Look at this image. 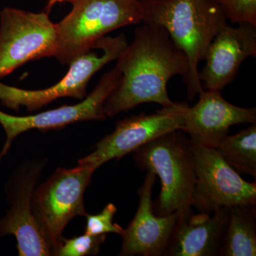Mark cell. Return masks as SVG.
Segmentation results:
<instances>
[{"mask_svg": "<svg viewBox=\"0 0 256 256\" xmlns=\"http://www.w3.org/2000/svg\"><path fill=\"white\" fill-rule=\"evenodd\" d=\"M56 24L48 13L12 8L0 12V79L31 60L54 56Z\"/></svg>", "mask_w": 256, "mask_h": 256, "instance_id": "52a82bcc", "label": "cell"}, {"mask_svg": "<svg viewBox=\"0 0 256 256\" xmlns=\"http://www.w3.org/2000/svg\"><path fill=\"white\" fill-rule=\"evenodd\" d=\"M124 34L101 38L100 54L90 52L74 60L69 65L68 73L53 86L42 90H24L0 82V102L15 111L22 106L28 111L38 110L56 99L64 97L84 100L86 97L88 84L92 76L106 64L117 60L128 45Z\"/></svg>", "mask_w": 256, "mask_h": 256, "instance_id": "8992f818", "label": "cell"}, {"mask_svg": "<svg viewBox=\"0 0 256 256\" xmlns=\"http://www.w3.org/2000/svg\"><path fill=\"white\" fill-rule=\"evenodd\" d=\"M142 23L162 26L186 55L184 79L188 98L204 92L198 66L220 28L226 24L223 10L214 0H140Z\"/></svg>", "mask_w": 256, "mask_h": 256, "instance_id": "7a4b0ae2", "label": "cell"}, {"mask_svg": "<svg viewBox=\"0 0 256 256\" xmlns=\"http://www.w3.org/2000/svg\"><path fill=\"white\" fill-rule=\"evenodd\" d=\"M256 255V206L237 205L230 207L220 256Z\"/></svg>", "mask_w": 256, "mask_h": 256, "instance_id": "2e32d148", "label": "cell"}, {"mask_svg": "<svg viewBox=\"0 0 256 256\" xmlns=\"http://www.w3.org/2000/svg\"><path fill=\"white\" fill-rule=\"evenodd\" d=\"M116 68L120 80L104 104L110 118L146 102L174 106L168 95V82L176 75L184 78L188 66L186 55L164 28L143 23L117 58Z\"/></svg>", "mask_w": 256, "mask_h": 256, "instance_id": "6da1fadb", "label": "cell"}, {"mask_svg": "<svg viewBox=\"0 0 256 256\" xmlns=\"http://www.w3.org/2000/svg\"><path fill=\"white\" fill-rule=\"evenodd\" d=\"M256 124V108H244L227 102L220 90H204L193 107H186L182 130L194 146L216 148L235 124Z\"/></svg>", "mask_w": 256, "mask_h": 256, "instance_id": "7c38bea8", "label": "cell"}, {"mask_svg": "<svg viewBox=\"0 0 256 256\" xmlns=\"http://www.w3.org/2000/svg\"><path fill=\"white\" fill-rule=\"evenodd\" d=\"M188 105L174 106L156 110L154 114H138L120 120L114 130L96 144L88 156L78 164H88L96 170L110 160L120 159L153 140L172 131L182 130L184 114Z\"/></svg>", "mask_w": 256, "mask_h": 256, "instance_id": "30bf717a", "label": "cell"}, {"mask_svg": "<svg viewBox=\"0 0 256 256\" xmlns=\"http://www.w3.org/2000/svg\"><path fill=\"white\" fill-rule=\"evenodd\" d=\"M256 56V26L225 24L207 50L204 67L198 72L204 90H222L233 82L242 62Z\"/></svg>", "mask_w": 256, "mask_h": 256, "instance_id": "4fadbf2b", "label": "cell"}, {"mask_svg": "<svg viewBox=\"0 0 256 256\" xmlns=\"http://www.w3.org/2000/svg\"><path fill=\"white\" fill-rule=\"evenodd\" d=\"M45 162H25L15 170L5 185L10 208L0 218V237L14 236L20 256H52L32 212V196Z\"/></svg>", "mask_w": 256, "mask_h": 256, "instance_id": "9c48e42d", "label": "cell"}, {"mask_svg": "<svg viewBox=\"0 0 256 256\" xmlns=\"http://www.w3.org/2000/svg\"><path fill=\"white\" fill-rule=\"evenodd\" d=\"M223 10L227 20L236 24L256 26V0H214Z\"/></svg>", "mask_w": 256, "mask_h": 256, "instance_id": "d6986e66", "label": "cell"}, {"mask_svg": "<svg viewBox=\"0 0 256 256\" xmlns=\"http://www.w3.org/2000/svg\"><path fill=\"white\" fill-rule=\"evenodd\" d=\"M215 149L234 170L256 178V124L227 134Z\"/></svg>", "mask_w": 256, "mask_h": 256, "instance_id": "e0dca14e", "label": "cell"}, {"mask_svg": "<svg viewBox=\"0 0 256 256\" xmlns=\"http://www.w3.org/2000/svg\"><path fill=\"white\" fill-rule=\"evenodd\" d=\"M106 234L84 235L73 238H64L63 244L57 255L58 256H96L100 252L101 245L106 242Z\"/></svg>", "mask_w": 256, "mask_h": 256, "instance_id": "ac0fdd59", "label": "cell"}, {"mask_svg": "<svg viewBox=\"0 0 256 256\" xmlns=\"http://www.w3.org/2000/svg\"><path fill=\"white\" fill-rule=\"evenodd\" d=\"M65 2H70V0H50L48 1V4L46 6V12L48 13L52 8H53L54 5L56 4V3H62Z\"/></svg>", "mask_w": 256, "mask_h": 256, "instance_id": "44dd1931", "label": "cell"}, {"mask_svg": "<svg viewBox=\"0 0 256 256\" xmlns=\"http://www.w3.org/2000/svg\"><path fill=\"white\" fill-rule=\"evenodd\" d=\"M196 183L192 208L213 213L223 207L256 206V183L248 182L215 148L194 146Z\"/></svg>", "mask_w": 256, "mask_h": 256, "instance_id": "ba28073f", "label": "cell"}, {"mask_svg": "<svg viewBox=\"0 0 256 256\" xmlns=\"http://www.w3.org/2000/svg\"><path fill=\"white\" fill-rule=\"evenodd\" d=\"M72 11L56 24L54 56L69 65L96 47V43L117 28L142 23L140 0H70Z\"/></svg>", "mask_w": 256, "mask_h": 256, "instance_id": "277c9868", "label": "cell"}, {"mask_svg": "<svg viewBox=\"0 0 256 256\" xmlns=\"http://www.w3.org/2000/svg\"><path fill=\"white\" fill-rule=\"evenodd\" d=\"M117 212V208L114 204L109 203L100 213L96 215L87 214L86 225L85 233L90 235H102L107 234H117L122 236L124 233L122 228L119 224H114V216Z\"/></svg>", "mask_w": 256, "mask_h": 256, "instance_id": "ffe728a7", "label": "cell"}, {"mask_svg": "<svg viewBox=\"0 0 256 256\" xmlns=\"http://www.w3.org/2000/svg\"><path fill=\"white\" fill-rule=\"evenodd\" d=\"M96 170L92 165L80 164L72 169L58 168L35 188L32 212L52 256H56L62 247L67 224L76 216L87 214L84 193Z\"/></svg>", "mask_w": 256, "mask_h": 256, "instance_id": "5b68a950", "label": "cell"}, {"mask_svg": "<svg viewBox=\"0 0 256 256\" xmlns=\"http://www.w3.org/2000/svg\"><path fill=\"white\" fill-rule=\"evenodd\" d=\"M156 175L146 172L138 191L139 206L132 222L121 236L120 256H164L180 214L160 216L153 210L152 188Z\"/></svg>", "mask_w": 256, "mask_h": 256, "instance_id": "5bb4252c", "label": "cell"}, {"mask_svg": "<svg viewBox=\"0 0 256 256\" xmlns=\"http://www.w3.org/2000/svg\"><path fill=\"white\" fill-rule=\"evenodd\" d=\"M121 74L114 67L102 76L95 89L80 104L64 106L58 108L28 116H14L0 110V124L6 133V140L0 152V162L8 154L15 138L30 130L60 129L75 122L104 120L107 116L106 100L118 85Z\"/></svg>", "mask_w": 256, "mask_h": 256, "instance_id": "8fae6325", "label": "cell"}, {"mask_svg": "<svg viewBox=\"0 0 256 256\" xmlns=\"http://www.w3.org/2000/svg\"><path fill=\"white\" fill-rule=\"evenodd\" d=\"M140 170L154 173L161 182L153 210L160 216L183 213L192 208L196 183L194 144L182 131L156 138L133 152Z\"/></svg>", "mask_w": 256, "mask_h": 256, "instance_id": "3957f363", "label": "cell"}, {"mask_svg": "<svg viewBox=\"0 0 256 256\" xmlns=\"http://www.w3.org/2000/svg\"><path fill=\"white\" fill-rule=\"evenodd\" d=\"M229 208L213 213L194 214L191 210L180 214L164 256H220Z\"/></svg>", "mask_w": 256, "mask_h": 256, "instance_id": "9a60e30c", "label": "cell"}]
</instances>
